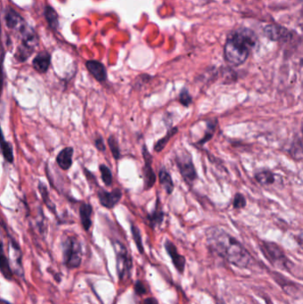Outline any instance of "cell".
Here are the masks:
<instances>
[{
    "instance_id": "obj_1",
    "label": "cell",
    "mask_w": 303,
    "mask_h": 304,
    "mask_svg": "<svg viewBox=\"0 0 303 304\" xmlns=\"http://www.w3.org/2000/svg\"><path fill=\"white\" fill-rule=\"evenodd\" d=\"M207 244L211 251L239 268H250L253 258L242 244L230 234L219 228L207 231Z\"/></svg>"
},
{
    "instance_id": "obj_2",
    "label": "cell",
    "mask_w": 303,
    "mask_h": 304,
    "mask_svg": "<svg viewBox=\"0 0 303 304\" xmlns=\"http://www.w3.org/2000/svg\"><path fill=\"white\" fill-rule=\"evenodd\" d=\"M257 37L253 30L246 28L230 33L225 43V61L232 66H240L246 62L251 52L256 46Z\"/></svg>"
},
{
    "instance_id": "obj_3",
    "label": "cell",
    "mask_w": 303,
    "mask_h": 304,
    "mask_svg": "<svg viewBox=\"0 0 303 304\" xmlns=\"http://www.w3.org/2000/svg\"><path fill=\"white\" fill-rule=\"evenodd\" d=\"M260 249L267 261L271 262L276 268L290 272L294 275L293 271L297 268L294 263L289 259L284 250L278 244L270 241H261L260 243Z\"/></svg>"
},
{
    "instance_id": "obj_4",
    "label": "cell",
    "mask_w": 303,
    "mask_h": 304,
    "mask_svg": "<svg viewBox=\"0 0 303 304\" xmlns=\"http://www.w3.org/2000/svg\"><path fill=\"white\" fill-rule=\"evenodd\" d=\"M22 34V42L17 47V50L15 54V57L18 61H25L35 51L39 40L38 34L34 29L27 25L21 31Z\"/></svg>"
},
{
    "instance_id": "obj_5",
    "label": "cell",
    "mask_w": 303,
    "mask_h": 304,
    "mask_svg": "<svg viewBox=\"0 0 303 304\" xmlns=\"http://www.w3.org/2000/svg\"><path fill=\"white\" fill-rule=\"evenodd\" d=\"M175 161L181 176L186 183L189 185L195 183V181L197 179V175L191 155L186 150H180L176 152Z\"/></svg>"
},
{
    "instance_id": "obj_6",
    "label": "cell",
    "mask_w": 303,
    "mask_h": 304,
    "mask_svg": "<svg viewBox=\"0 0 303 304\" xmlns=\"http://www.w3.org/2000/svg\"><path fill=\"white\" fill-rule=\"evenodd\" d=\"M62 247L65 265L70 268L79 267L82 261V248L79 240L74 237H68Z\"/></svg>"
},
{
    "instance_id": "obj_7",
    "label": "cell",
    "mask_w": 303,
    "mask_h": 304,
    "mask_svg": "<svg viewBox=\"0 0 303 304\" xmlns=\"http://www.w3.org/2000/svg\"><path fill=\"white\" fill-rule=\"evenodd\" d=\"M116 260H117V272L118 278L124 281L128 279L132 269V259L129 255L126 247L119 241H113Z\"/></svg>"
},
{
    "instance_id": "obj_8",
    "label": "cell",
    "mask_w": 303,
    "mask_h": 304,
    "mask_svg": "<svg viewBox=\"0 0 303 304\" xmlns=\"http://www.w3.org/2000/svg\"><path fill=\"white\" fill-rule=\"evenodd\" d=\"M143 159H144V166H143V179H144V190H149L153 187L156 183V175L152 168V155L150 154L146 145L143 144Z\"/></svg>"
},
{
    "instance_id": "obj_9",
    "label": "cell",
    "mask_w": 303,
    "mask_h": 304,
    "mask_svg": "<svg viewBox=\"0 0 303 304\" xmlns=\"http://www.w3.org/2000/svg\"><path fill=\"white\" fill-rule=\"evenodd\" d=\"M97 197L103 207L108 209H112L120 202L123 197V193L120 189H115L112 191H107L104 189H100L98 190Z\"/></svg>"
},
{
    "instance_id": "obj_10",
    "label": "cell",
    "mask_w": 303,
    "mask_h": 304,
    "mask_svg": "<svg viewBox=\"0 0 303 304\" xmlns=\"http://www.w3.org/2000/svg\"><path fill=\"white\" fill-rule=\"evenodd\" d=\"M164 248L171 258L175 268L178 271L179 273L182 274L185 268L186 259L183 255L179 254L177 247H175V244L170 240H166L164 243Z\"/></svg>"
},
{
    "instance_id": "obj_11",
    "label": "cell",
    "mask_w": 303,
    "mask_h": 304,
    "mask_svg": "<svg viewBox=\"0 0 303 304\" xmlns=\"http://www.w3.org/2000/svg\"><path fill=\"white\" fill-rule=\"evenodd\" d=\"M5 20H6V24L8 28L11 29H15L17 31H22V29L27 26L24 19L22 18L21 15H19L17 12L15 11L14 9L8 8L6 10V15H5Z\"/></svg>"
},
{
    "instance_id": "obj_12",
    "label": "cell",
    "mask_w": 303,
    "mask_h": 304,
    "mask_svg": "<svg viewBox=\"0 0 303 304\" xmlns=\"http://www.w3.org/2000/svg\"><path fill=\"white\" fill-rule=\"evenodd\" d=\"M86 67L90 74L99 82H104L107 80V70L100 61L90 60L86 62Z\"/></svg>"
},
{
    "instance_id": "obj_13",
    "label": "cell",
    "mask_w": 303,
    "mask_h": 304,
    "mask_svg": "<svg viewBox=\"0 0 303 304\" xmlns=\"http://www.w3.org/2000/svg\"><path fill=\"white\" fill-rule=\"evenodd\" d=\"M265 36L270 40L282 41L290 39V31L285 27L278 25H268L264 29Z\"/></svg>"
},
{
    "instance_id": "obj_14",
    "label": "cell",
    "mask_w": 303,
    "mask_h": 304,
    "mask_svg": "<svg viewBox=\"0 0 303 304\" xmlns=\"http://www.w3.org/2000/svg\"><path fill=\"white\" fill-rule=\"evenodd\" d=\"M51 64V54L47 51H42L33 59L32 66L40 73H46Z\"/></svg>"
},
{
    "instance_id": "obj_15",
    "label": "cell",
    "mask_w": 303,
    "mask_h": 304,
    "mask_svg": "<svg viewBox=\"0 0 303 304\" xmlns=\"http://www.w3.org/2000/svg\"><path fill=\"white\" fill-rule=\"evenodd\" d=\"M147 221L148 224L152 228L156 229L158 226H160L164 219V213L162 209V206L160 205V201L157 198L156 205H155V209L152 213L147 215Z\"/></svg>"
},
{
    "instance_id": "obj_16",
    "label": "cell",
    "mask_w": 303,
    "mask_h": 304,
    "mask_svg": "<svg viewBox=\"0 0 303 304\" xmlns=\"http://www.w3.org/2000/svg\"><path fill=\"white\" fill-rule=\"evenodd\" d=\"M74 154V150L72 147H66L64 149L60 151V153L56 157V162L58 165L61 167L62 170H69L72 167V158Z\"/></svg>"
},
{
    "instance_id": "obj_17",
    "label": "cell",
    "mask_w": 303,
    "mask_h": 304,
    "mask_svg": "<svg viewBox=\"0 0 303 304\" xmlns=\"http://www.w3.org/2000/svg\"><path fill=\"white\" fill-rule=\"evenodd\" d=\"M274 279H276V281L281 286L282 288L285 290L286 293L292 295V296H297L298 293L300 295V288L295 285V283L290 281L288 279L284 278V276L280 275L278 272H275L274 273Z\"/></svg>"
},
{
    "instance_id": "obj_18",
    "label": "cell",
    "mask_w": 303,
    "mask_h": 304,
    "mask_svg": "<svg viewBox=\"0 0 303 304\" xmlns=\"http://www.w3.org/2000/svg\"><path fill=\"white\" fill-rule=\"evenodd\" d=\"M92 215H93V208L88 203H83L79 208V215L80 221L82 223L83 228L85 230H89L92 227Z\"/></svg>"
},
{
    "instance_id": "obj_19",
    "label": "cell",
    "mask_w": 303,
    "mask_h": 304,
    "mask_svg": "<svg viewBox=\"0 0 303 304\" xmlns=\"http://www.w3.org/2000/svg\"><path fill=\"white\" fill-rule=\"evenodd\" d=\"M158 177H159V182H160V185L162 188L164 189L166 194L171 195L174 192V190H175V183L173 182V178H172L170 173L168 172L167 170L164 167H163V168L159 170Z\"/></svg>"
},
{
    "instance_id": "obj_20",
    "label": "cell",
    "mask_w": 303,
    "mask_h": 304,
    "mask_svg": "<svg viewBox=\"0 0 303 304\" xmlns=\"http://www.w3.org/2000/svg\"><path fill=\"white\" fill-rule=\"evenodd\" d=\"M254 178L257 183L263 187L271 186L277 181V176L270 170H260L254 175Z\"/></svg>"
},
{
    "instance_id": "obj_21",
    "label": "cell",
    "mask_w": 303,
    "mask_h": 304,
    "mask_svg": "<svg viewBox=\"0 0 303 304\" xmlns=\"http://www.w3.org/2000/svg\"><path fill=\"white\" fill-rule=\"evenodd\" d=\"M0 149H1L2 154L4 156L6 161H8V163H13L15 159L13 146H12L11 143L7 142L5 139L4 133L2 132L1 127H0Z\"/></svg>"
},
{
    "instance_id": "obj_22",
    "label": "cell",
    "mask_w": 303,
    "mask_h": 304,
    "mask_svg": "<svg viewBox=\"0 0 303 304\" xmlns=\"http://www.w3.org/2000/svg\"><path fill=\"white\" fill-rule=\"evenodd\" d=\"M0 272L3 274L5 278L8 279H12L13 272H12L8 257L5 253L4 245L1 240H0Z\"/></svg>"
},
{
    "instance_id": "obj_23",
    "label": "cell",
    "mask_w": 303,
    "mask_h": 304,
    "mask_svg": "<svg viewBox=\"0 0 303 304\" xmlns=\"http://www.w3.org/2000/svg\"><path fill=\"white\" fill-rule=\"evenodd\" d=\"M289 154L295 160H301L302 158V143L300 136H297L293 139L288 150Z\"/></svg>"
},
{
    "instance_id": "obj_24",
    "label": "cell",
    "mask_w": 303,
    "mask_h": 304,
    "mask_svg": "<svg viewBox=\"0 0 303 304\" xmlns=\"http://www.w3.org/2000/svg\"><path fill=\"white\" fill-rule=\"evenodd\" d=\"M44 15H45V18L47 20V23L51 29L56 30L59 26V17H58L56 11L50 6H47L45 8Z\"/></svg>"
},
{
    "instance_id": "obj_25",
    "label": "cell",
    "mask_w": 303,
    "mask_h": 304,
    "mask_svg": "<svg viewBox=\"0 0 303 304\" xmlns=\"http://www.w3.org/2000/svg\"><path fill=\"white\" fill-rule=\"evenodd\" d=\"M177 132H178L177 127H173L172 129H169L168 132H166V134L163 138H161L160 140L157 141V143L154 146V150L157 153H160L161 151L164 150L165 146L167 145L168 142L171 140L172 137L175 136V133H177Z\"/></svg>"
},
{
    "instance_id": "obj_26",
    "label": "cell",
    "mask_w": 303,
    "mask_h": 304,
    "mask_svg": "<svg viewBox=\"0 0 303 304\" xmlns=\"http://www.w3.org/2000/svg\"><path fill=\"white\" fill-rule=\"evenodd\" d=\"M216 126H217V120L216 119H214V120L211 119V120H209L208 123H207V129L205 136H203L202 139L200 140L199 142L196 143V144L199 145V146H203L205 143L209 142L213 138V136H214Z\"/></svg>"
},
{
    "instance_id": "obj_27",
    "label": "cell",
    "mask_w": 303,
    "mask_h": 304,
    "mask_svg": "<svg viewBox=\"0 0 303 304\" xmlns=\"http://www.w3.org/2000/svg\"><path fill=\"white\" fill-rule=\"evenodd\" d=\"M131 232H132V240L136 243L137 249L139 251L141 254L144 253V248H143V240H142V235L140 231L139 228L137 226L134 225L133 223L131 224Z\"/></svg>"
},
{
    "instance_id": "obj_28",
    "label": "cell",
    "mask_w": 303,
    "mask_h": 304,
    "mask_svg": "<svg viewBox=\"0 0 303 304\" xmlns=\"http://www.w3.org/2000/svg\"><path fill=\"white\" fill-rule=\"evenodd\" d=\"M108 144L110 146L113 158L116 160H118L119 158H121V152H120V149L118 145V140L116 139L114 136H111L108 139Z\"/></svg>"
},
{
    "instance_id": "obj_29",
    "label": "cell",
    "mask_w": 303,
    "mask_h": 304,
    "mask_svg": "<svg viewBox=\"0 0 303 304\" xmlns=\"http://www.w3.org/2000/svg\"><path fill=\"white\" fill-rule=\"evenodd\" d=\"M100 175H102V180L104 182V184L107 187H110L112 185L113 183V176H112V173H111V169L108 167L106 165H100Z\"/></svg>"
},
{
    "instance_id": "obj_30",
    "label": "cell",
    "mask_w": 303,
    "mask_h": 304,
    "mask_svg": "<svg viewBox=\"0 0 303 304\" xmlns=\"http://www.w3.org/2000/svg\"><path fill=\"white\" fill-rule=\"evenodd\" d=\"M179 102L184 107H189L192 103V97L187 88H183L179 95Z\"/></svg>"
},
{
    "instance_id": "obj_31",
    "label": "cell",
    "mask_w": 303,
    "mask_h": 304,
    "mask_svg": "<svg viewBox=\"0 0 303 304\" xmlns=\"http://www.w3.org/2000/svg\"><path fill=\"white\" fill-rule=\"evenodd\" d=\"M39 189H40V193H41V196L43 197L44 202L46 203L47 207L48 208L52 209V210H54L55 207H54V205L53 204V202L52 200H50V198H49V196H48V191L47 190V187L45 186V184L43 183H40L39 184Z\"/></svg>"
},
{
    "instance_id": "obj_32",
    "label": "cell",
    "mask_w": 303,
    "mask_h": 304,
    "mask_svg": "<svg viewBox=\"0 0 303 304\" xmlns=\"http://www.w3.org/2000/svg\"><path fill=\"white\" fill-rule=\"evenodd\" d=\"M246 207V199L241 193H237L233 199V208L235 209H243Z\"/></svg>"
},
{
    "instance_id": "obj_33",
    "label": "cell",
    "mask_w": 303,
    "mask_h": 304,
    "mask_svg": "<svg viewBox=\"0 0 303 304\" xmlns=\"http://www.w3.org/2000/svg\"><path fill=\"white\" fill-rule=\"evenodd\" d=\"M134 290H136V293L138 295H143L147 293L146 286H144L142 281H136V285H134Z\"/></svg>"
},
{
    "instance_id": "obj_34",
    "label": "cell",
    "mask_w": 303,
    "mask_h": 304,
    "mask_svg": "<svg viewBox=\"0 0 303 304\" xmlns=\"http://www.w3.org/2000/svg\"><path fill=\"white\" fill-rule=\"evenodd\" d=\"M94 145L96 147L98 150H100L102 152H104L106 150V145L104 143V138L102 136L97 137L96 139L94 140Z\"/></svg>"
},
{
    "instance_id": "obj_35",
    "label": "cell",
    "mask_w": 303,
    "mask_h": 304,
    "mask_svg": "<svg viewBox=\"0 0 303 304\" xmlns=\"http://www.w3.org/2000/svg\"><path fill=\"white\" fill-rule=\"evenodd\" d=\"M4 86V72H3V61H0V97L3 92Z\"/></svg>"
},
{
    "instance_id": "obj_36",
    "label": "cell",
    "mask_w": 303,
    "mask_h": 304,
    "mask_svg": "<svg viewBox=\"0 0 303 304\" xmlns=\"http://www.w3.org/2000/svg\"><path fill=\"white\" fill-rule=\"evenodd\" d=\"M143 304H158V301H157L156 298L150 297V298H147V299L144 300V301H143Z\"/></svg>"
},
{
    "instance_id": "obj_37",
    "label": "cell",
    "mask_w": 303,
    "mask_h": 304,
    "mask_svg": "<svg viewBox=\"0 0 303 304\" xmlns=\"http://www.w3.org/2000/svg\"><path fill=\"white\" fill-rule=\"evenodd\" d=\"M217 304H226V303H225V302H224V301H223V300H218Z\"/></svg>"
}]
</instances>
